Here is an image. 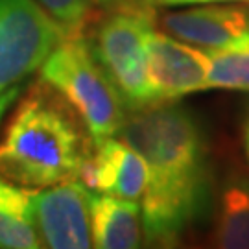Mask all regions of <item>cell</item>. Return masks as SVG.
I'll use <instances>...</instances> for the list:
<instances>
[{
	"label": "cell",
	"mask_w": 249,
	"mask_h": 249,
	"mask_svg": "<svg viewBox=\"0 0 249 249\" xmlns=\"http://www.w3.org/2000/svg\"><path fill=\"white\" fill-rule=\"evenodd\" d=\"M118 139L148 166L142 194V232L150 246H176L209 201L207 146L187 107L159 102L125 116Z\"/></svg>",
	"instance_id": "cell-1"
},
{
	"label": "cell",
	"mask_w": 249,
	"mask_h": 249,
	"mask_svg": "<svg viewBox=\"0 0 249 249\" xmlns=\"http://www.w3.org/2000/svg\"><path fill=\"white\" fill-rule=\"evenodd\" d=\"M81 118L45 81L11 102L0 133V174L24 187L45 188L78 178L87 151Z\"/></svg>",
	"instance_id": "cell-2"
},
{
	"label": "cell",
	"mask_w": 249,
	"mask_h": 249,
	"mask_svg": "<svg viewBox=\"0 0 249 249\" xmlns=\"http://www.w3.org/2000/svg\"><path fill=\"white\" fill-rule=\"evenodd\" d=\"M41 80L67 100L92 141L120 131L129 109L96 61L87 39L78 34L63 37L41 65Z\"/></svg>",
	"instance_id": "cell-3"
},
{
	"label": "cell",
	"mask_w": 249,
	"mask_h": 249,
	"mask_svg": "<svg viewBox=\"0 0 249 249\" xmlns=\"http://www.w3.org/2000/svg\"><path fill=\"white\" fill-rule=\"evenodd\" d=\"M100 20L89 46L129 111L155 104L148 76L146 39L155 24L151 0H118Z\"/></svg>",
	"instance_id": "cell-4"
},
{
	"label": "cell",
	"mask_w": 249,
	"mask_h": 249,
	"mask_svg": "<svg viewBox=\"0 0 249 249\" xmlns=\"http://www.w3.org/2000/svg\"><path fill=\"white\" fill-rule=\"evenodd\" d=\"M63 37L36 0H0V94L41 69Z\"/></svg>",
	"instance_id": "cell-5"
},
{
	"label": "cell",
	"mask_w": 249,
	"mask_h": 249,
	"mask_svg": "<svg viewBox=\"0 0 249 249\" xmlns=\"http://www.w3.org/2000/svg\"><path fill=\"white\" fill-rule=\"evenodd\" d=\"M90 194L78 178L37 190L36 220L43 248H92Z\"/></svg>",
	"instance_id": "cell-6"
},
{
	"label": "cell",
	"mask_w": 249,
	"mask_h": 249,
	"mask_svg": "<svg viewBox=\"0 0 249 249\" xmlns=\"http://www.w3.org/2000/svg\"><path fill=\"white\" fill-rule=\"evenodd\" d=\"M148 76L159 102H176L192 92L211 89L209 55L176 37L151 30L146 39Z\"/></svg>",
	"instance_id": "cell-7"
},
{
	"label": "cell",
	"mask_w": 249,
	"mask_h": 249,
	"mask_svg": "<svg viewBox=\"0 0 249 249\" xmlns=\"http://www.w3.org/2000/svg\"><path fill=\"white\" fill-rule=\"evenodd\" d=\"M96 148L80 166L78 179L89 190L137 201L148 183L146 160L122 139L94 141Z\"/></svg>",
	"instance_id": "cell-8"
},
{
	"label": "cell",
	"mask_w": 249,
	"mask_h": 249,
	"mask_svg": "<svg viewBox=\"0 0 249 249\" xmlns=\"http://www.w3.org/2000/svg\"><path fill=\"white\" fill-rule=\"evenodd\" d=\"M168 36L201 50H225L249 41V9L203 6L172 11L159 20Z\"/></svg>",
	"instance_id": "cell-9"
},
{
	"label": "cell",
	"mask_w": 249,
	"mask_h": 249,
	"mask_svg": "<svg viewBox=\"0 0 249 249\" xmlns=\"http://www.w3.org/2000/svg\"><path fill=\"white\" fill-rule=\"evenodd\" d=\"M92 248L135 249L142 246V220L137 201L90 194Z\"/></svg>",
	"instance_id": "cell-10"
},
{
	"label": "cell",
	"mask_w": 249,
	"mask_h": 249,
	"mask_svg": "<svg viewBox=\"0 0 249 249\" xmlns=\"http://www.w3.org/2000/svg\"><path fill=\"white\" fill-rule=\"evenodd\" d=\"M37 190L0 174V249L43 248L36 220Z\"/></svg>",
	"instance_id": "cell-11"
},
{
	"label": "cell",
	"mask_w": 249,
	"mask_h": 249,
	"mask_svg": "<svg viewBox=\"0 0 249 249\" xmlns=\"http://www.w3.org/2000/svg\"><path fill=\"white\" fill-rule=\"evenodd\" d=\"M214 244L223 249H249V179L246 176L234 174L223 183Z\"/></svg>",
	"instance_id": "cell-12"
},
{
	"label": "cell",
	"mask_w": 249,
	"mask_h": 249,
	"mask_svg": "<svg viewBox=\"0 0 249 249\" xmlns=\"http://www.w3.org/2000/svg\"><path fill=\"white\" fill-rule=\"evenodd\" d=\"M209 55L211 89L249 92V41L225 50H205Z\"/></svg>",
	"instance_id": "cell-13"
},
{
	"label": "cell",
	"mask_w": 249,
	"mask_h": 249,
	"mask_svg": "<svg viewBox=\"0 0 249 249\" xmlns=\"http://www.w3.org/2000/svg\"><path fill=\"white\" fill-rule=\"evenodd\" d=\"M37 4L61 26L65 36L78 34L94 0H37Z\"/></svg>",
	"instance_id": "cell-14"
},
{
	"label": "cell",
	"mask_w": 249,
	"mask_h": 249,
	"mask_svg": "<svg viewBox=\"0 0 249 249\" xmlns=\"http://www.w3.org/2000/svg\"><path fill=\"white\" fill-rule=\"evenodd\" d=\"M209 2H249V0H179V6L181 4H209Z\"/></svg>",
	"instance_id": "cell-15"
},
{
	"label": "cell",
	"mask_w": 249,
	"mask_h": 249,
	"mask_svg": "<svg viewBox=\"0 0 249 249\" xmlns=\"http://www.w3.org/2000/svg\"><path fill=\"white\" fill-rule=\"evenodd\" d=\"M151 2L160 6H179V0H151Z\"/></svg>",
	"instance_id": "cell-16"
},
{
	"label": "cell",
	"mask_w": 249,
	"mask_h": 249,
	"mask_svg": "<svg viewBox=\"0 0 249 249\" xmlns=\"http://www.w3.org/2000/svg\"><path fill=\"white\" fill-rule=\"evenodd\" d=\"M244 141H246V151H248V159H249V116H248V122H246V135H244Z\"/></svg>",
	"instance_id": "cell-17"
},
{
	"label": "cell",
	"mask_w": 249,
	"mask_h": 249,
	"mask_svg": "<svg viewBox=\"0 0 249 249\" xmlns=\"http://www.w3.org/2000/svg\"><path fill=\"white\" fill-rule=\"evenodd\" d=\"M94 2H98L100 6H113V4H116L118 0H94Z\"/></svg>",
	"instance_id": "cell-18"
}]
</instances>
